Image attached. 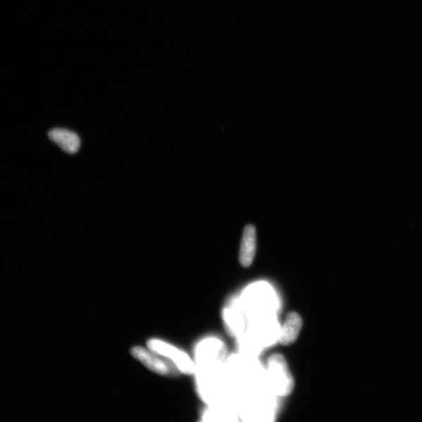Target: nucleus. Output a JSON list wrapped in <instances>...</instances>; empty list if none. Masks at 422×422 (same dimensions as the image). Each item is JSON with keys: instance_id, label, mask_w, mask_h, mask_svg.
I'll use <instances>...</instances> for the list:
<instances>
[{"instance_id": "6e6552de", "label": "nucleus", "mask_w": 422, "mask_h": 422, "mask_svg": "<svg viewBox=\"0 0 422 422\" xmlns=\"http://www.w3.org/2000/svg\"><path fill=\"white\" fill-rule=\"evenodd\" d=\"M252 295V299L254 300V304H255L256 306H266L267 304H269L271 302V297H268L266 292L263 290H255Z\"/></svg>"}, {"instance_id": "0eeeda50", "label": "nucleus", "mask_w": 422, "mask_h": 422, "mask_svg": "<svg viewBox=\"0 0 422 422\" xmlns=\"http://www.w3.org/2000/svg\"><path fill=\"white\" fill-rule=\"evenodd\" d=\"M49 137L63 151L74 154L78 151L81 146L80 138L74 132L63 128H55L49 132Z\"/></svg>"}, {"instance_id": "7ed1b4c3", "label": "nucleus", "mask_w": 422, "mask_h": 422, "mask_svg": "<svg viewBox=\"0 0 422 422\" xmlns=\"http://www.w3.org/2000/svg\"><path fill=\"white\" fill-rule=\"evenodd\" d=\"M197 366L199 371L212 370L221 362L225 355L223 343L209 340L200 343L197 349Z\"/></svg>"}, {"instance_id": "39448f33", "label": "nucleus", "mask_w": 422, "mask_h": 422, "mask_svg": "<svg viewBox=\"0 0 422 422\" xmlns=\"http://www.w3.org/2000/svg\"><path fill=\"white\" fill-rule=\"evenodd\" d=\"M256 250V232L252 225H248L243 231L239 260L243 268H249L254 262Z\"/></svg>"}, {"instance_id": "f03ea898", "label": "nucleus", "mask_w": 422, "mask_h": 422, "mask_svg": "<svg viewBox=\"0 0 422 422\" xmlns=\"http://www.w3.org/2000/svg\"><path fill=\"white\" fill-rule=\"evenodd\" d=\"M148 347L152 352L173 362L175 368L181 373L185 375L197 373V364L192 361L187 354L170 343L152 339L149 340Z\"/></svg>"}, {"instance_id": "20e7f679", "label": "nucleus", "mask_w": 422, "mask_h": 422, "mask_svg": "<svg viewBox=\"0 0 422 422\" xmlns=\"http://www.w3.org/2000/svg\"><path fill=\"white\" fill-rule=\"evenodd\" d=\"M131 354L153 373L161 376H168L173 373L174 368H170V364L164 361L163 357L152 352V350L146 349L141 347H135L131 349Z\"/></svg>"}, {"instance_id": "f257e3e1", "label": "nucleus", "mask_w": 422, "mask_h": 422, "mask_svg": "<svg viewBox=\"0 0 422 422\" xmlns=\"http://www.w3.org/2000/svg\"><path fill=\"white\" fill-rule=\"evenodd\" d=\"M269 381L276 395L286 397L294 389V379L283 356L274 354L268 362Z\"/></svg>"}, {"instance_id": "423d86ee", "label": "nucleus", "mask_w": 422, "mask_h": 422, "mask_svg": "<svg viewBox=\"0 0 422 422\" xmlns=\"http://www.w3.org/2000/svg\"><path fill=\"white\" fill-rule=\"evenodd\" d=\"M303 327V320L297 312H290L286 316L284 324L278 333V340L284 346L294 343Z\"/></svg>"}]
</instances>
